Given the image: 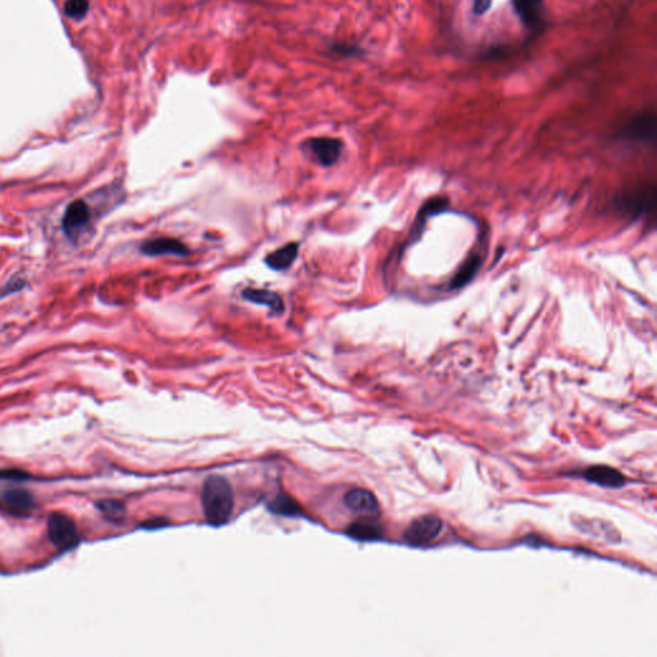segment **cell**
<instances>
[{"label": "cell", "mask_w": 657, "mask_h": 657, "mask_svg": "<svg viewBox=\"0 0 657 657\" xmlns=\"http://www.w3.org/2000/svg\"><path fill=\"white\" fill-rule=\"evenodd\" d=\"M492 7V0H472V12L475 15H486Z\"/></svg>", "instance_id": "44dd1931"}, {"label": "cell", "mask_w": 657, "mask_h": 657, "mask_svg": "<svg viewBox=\"0 0 657 657\" xmlns=\"http://www.w3.org/2000/svg\"><path fill=\"white\" fill-rule=\"evenodd\" d=\"M271 510L281 515H296L298 511V506L293 500L286 497H279L271 506Z\"/></svg>", "instance_id": "d6986e66"}, {"label": "cell", "mask_w": 657, "mask_h": 657, "mask_svg": "<svg viewBox=\"0 0 657 657\" xmlns=\"http://www.w3.org/2000/svg\"><path fill=\"white\" fill-rule=\"evenodd\" d=\"M97 507L111 520H119L125 515V507L121 502L112 500H99Z\"/></svg>", "instance_id": "e0dca14e"}, {"label": "cell", "mask_w": 657, "mask_h": 657, "mask_svg": "<svg viewBox=\"0 0 657 657\" xmlns=\"http://www.w3.org/2000/svg\"><path fill=\"white\" fill-rule=\"evenodd\" d=\"M48 536L53 545L60 551L74 548L79 540V531L71 517L65 514L54 512L48 519Z\"/></svg>", "instance_id": "7a4b0ae2"}, {"label": "cell", "mask_w": 657, "mask_h": 657, "mask_svg": "<svg viewBox=\"0 0 657 657\" xmlns=\"http://www.w3.org/2000/svg\"><path fill=\"white\" fill-rule=\"evenodd\" d=\"M516 15L528 29H536L540 22L542 0H512Z\"/></svg>", "instance_id": "5bb4252c"}, {"label": "cell", "mask_w": 657, "mask_h": 657, "mask_svg": "<svg viewBox=\"0 0 657 657\" xmlns=\"http://www.w3.org/2000/svg\"><path fill=\"white\" fill-rule=\"evenodd\" d=\"M0 506L9 515L26 516L35 508V500L30 492L21 488H12L1 493Z\"/></svg>", "instance_id": "ba28073f"}, {"label": "cell", "mask_w": 657, "mask_h": 657, "mask_svg": "<svg viewBox=\"0 0 657 657\" xmlns=\"http://www.w3.org/2000/svg\"><path fill=\"white\" fill-rule=\"evenodd\" d=\"M30 478L25 471L15 470V469H6L0 470V479H7V480H23V479Z\"/></svg>", "instance_id": "ffe728a7"}, {"label": "cell", "mask_w": 657, "mask_h": 657, "mask_svg": "<svg viewBox=\"0 0 657 657\" xmlns=\"http://www.w3.org/2000/svg\"><path fill=\"white\" fill-rule=\"evenodd\" d=\"M91 212L88 203L82 199H76L69 203L62 217V229L68 239L76 240L80 232L89 225Z\"/></svg>", "instance_id": "5b68a950"}, {"label": "cell", "mask_w": 657, "mask_h": 657, "mask_svg": "<svg viewBox=\"0 0 657 657\" xmlns=\"http://www.w3.org/2000/svg\"><path fill=\"white\" fill-rule=\"evenodd\" d=\"M333 51L342 54V55H356V54L361 52L356 46H347V45H338V46L333 48Z\"/></svg>", "instance_id": "7402d4cb"}, {"label": "cell", "mask_w": 657, "mask_h": 657, "mask_svg": "<svg viewBox=\"0 0 657 657\" xmlns=\"http://www.w3.org/2000/svg\"><path fill=\"white\" fill-rule=\"evenodd\" d=\"M89 11L88 0H67L65 3V13L74 20H81Z\"/></svg>", "instance_id": "ac0fdd59"}, {"label": "cell", "mask_w": 657, "mask_h": 657, "mask_svg": "<svg viewBox=\"0 0 657 657\" xmlns=\"http://www.w3.org/2000/svg\"><path fill=\"white\" fill-rule=\"evenodd\" d=\"M350 536L362 540H370V539H378L381 537V529L379 526L373 525L371 523H357L352 525L350 528Z\"/></svg>", "instance_id": "2e32d148"}, {"label": "cell", "mask_w": 657, "mask_h": 657, "mask_svg": "<svg viewBox=\"0 0 657 657\" xmlns=\"http://www.w3.org/2000/svg\"><path fill=\"white\" fill-rule=\"evenodd\" d=\"M443 523L437 515L420 516L404 531V539L413 545L432 543L441 534Z\"/></svg>", "instance_id": "3957f363"}, {"label": "cell", "mask_w": 657, "mask_h": 657, "mask_svg": "<svg viewBox=\"0 0 657 657\" xmlns=\"http://www.w3.org/2000/svg\"><path fill=\"white\" fill-rule=\"evenodd\" d=\"M482 266V257L479 254H471L470 257L465 261L463 267L457 271L455 277L451 280L449 288L451 289H460L471 281L475 277Z\"/></svg>", "instance_id": "9a60e30c"}, {"label": "cell", "mask_w": 657, "mask_h": 657, "mask_svg": "<svg viewBox=\"0 0 657 657\" xmlns=\"http://www.w3.org/2000/svg\"><path fill=\"white\" fill-rule=\"evenodd\" d=\"M305 147L316 164H321L324 167H330L340 157L343 142L336 138L321 136L310 139L305 144Z\"/></svg>", "instance_id": "8992f818"}, {"label": "cell", "mask_w": 657, "mask_h": 657, "mask_svg": "<svg viewBox=\"0 0 657 657\" xmlns=\"http://www.w3.org/2000/svg\"><path fill=\"white\" fill-rule=\"evenodd\" d=\"M243 298L252 302L255 305L267 307L271 311L281 314L284 311V303L281 297L275 291H266V289H255V288H246L241 291Z\"/></svg>", "instance_id": "7c38bea8"}, {"label": "cell", "mask_w": 657, "mask_h": 657, "mask_svg": "<svg viewBox=\"0 0 657 657\" xmlns=\"http://www.w3.org/2000/svg\"><path fill=\"white\" fill-rule=\"evenodd\" d=\"M656 133V119L652 113H642L625 127L624 134L633 140H652Z\"/></svg>", "instance_id": "30bf717a"}, {"label": "cell", "mask_w": 657, "mask_h": 657, "mask_svg": "<svg viewBox=\"0 0 657 657\" xmlns=\"http://www.w3.org/2000/svg\"><path fill=\"white\" fill-rule=\"evenodd\" d=\"M140 252L150 257H157V255L187 257L190 254V249L180 240L173 239V238H157V239L148 240L142 243Z\"/></svg>", "instance_id": "9c48e42d"}, {"label": "cell", "mask_w": 657, "mask_h": 657, "mask_svg": "<svg viewBox=\"0 0 657 657\" xmlns=\"http://www.w3.org/2000/svg\"><path fill=\"white\" fill-rule=\"evenodd\" d=\"M344 503L352 514L361 516V517H375L380 512L379 502L376 500V497L366 489H361V488L352 489L345 494Z\"/></svg>", "instance_id": "52a82bcc"}, {"label": "cell", "mask_w": 657, "mask_h": 657, "mask_svg": "<svg viewBox=\"0 0 657 657\" xmlns=\"http://www.w3.org/2000/svg\"><path fill=\"white\" fill-rule=\"evenodd\" d=\"M619 208L628 215L639 217L643 213L652 212L656 206V189L653 185L635 189L630 193H624L619 198Z\"/></svg>", "instance_id": "277c9868"}, {"label": "cell", "mask_w": 657, "mask_h": 657, "mask_svg": "<svg viewBox=\"0 0 657 657\" xmlns=\"http://www.w3.org/2000/svg\"><path fill=\"white\" fill-rule=\"evenodd\" d=\"M298 248L297 243H289L286 246L279 248L275 252L270 253L265 258V262L270 269L275 270V271L289 269L298 255Z\"/></svg>", "instance_id": "4fadbf2b"}, {"label": "cell", "mask_w": 657, "mask_h": 657, "mask_svg": "<svg viewBox=\"0 0 657 657\" xmlns=\"http://www.w3.org/2000/svg\"><path fill=\"white\" fill-rule=\"evenodd\" d=\"M585 479L597 486L606 488H620L625 484V478L619 470L610 466H592L584 474Z\"/></svg>", "instance_id": "8fae6325"}, {"label": "cell", "mask_w": 657, "mask_h": 657, "mask_svg": "<svg viewBox=\"0 0 657 657\" xmlns=\"http://www.w3.org/2000/svg\"><path fill=\"white\" fill-rule=\"evenodd\" d=\"M202 506L208 523H227L234 511V493L230 483L223 477H209L203 484Z\"/></svg>", "instance_id": "6da1fadb"}]
</instances>
